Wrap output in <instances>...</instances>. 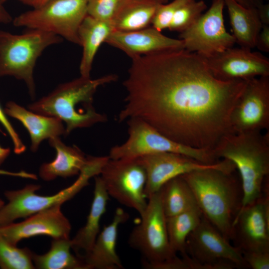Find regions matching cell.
Instances as JSON below:
<instances>
[{
  "label": "cell",
  "mask_w": 269,
  "mask_h": 269,
  "mask_svg": "<svg viewBox=\"0 0 269 269\" xmlns=\"http://www.w3.org/2000/svg\"><path fill=\"white\" fill-rule=\"evenodd\" d=\"M247 81L218 79L204 58L184 49L138 57L118 121L139 119L178 143L213 149L234 134L230 116Z\"/></svg>",
  "instance_id": "obj_1"
},
{
  "label": "cell",
  "mask_w": 269,
  "mask_h": 269,
  "mask_svg": "<svg viewBox=\"0 0 269 269\" xmlns=\"http://www.w3.org/2000/svg\"><path fill=\"white\" fill-rule=\"evenodd\" d=\"M118 78L114 74L96 79L81 76L61 84L46 96L29 104L28 109L64 122L67 135L75 129L107 121V116L97 112L93 106V97L99 87L116 82Z\"/></svg>",
  "instance_id": "obj_2"
},
{
  "label": "cell",
  "mask_w": 269,
  "mask_h": 269,
  "mask_svg": "<svg viewBox=\"0 0 269 269\" xmlns=\"http://www.w3.org/2000/svg\"><path fill=\"white\" fill-rule=\"evenodd\" d=\"M213 150L218 159L231 161L238 170L243 192L239 211L262 196L269 175V131L229 134Z\"/></svg>",
  "instance_id": "obj_3"
},
{
  "label": "cell",
  "mask_w": 269,
  "mask_h": 269,
  "mask_svg": "<svg viewBox=\"0 0 269 269\" xmlns=\"http://www.w3.org/2000/svg\"><path fill=\"white\" fill-rule=\"evenodd\" d=\"M233 173L208 168L181 175L192 189L203 216L229 241L233 239V223L242 201Z\"/></svg>",
  "instance_id": "obj_4"
},
{
  "label": "cell",
  "mask_w": 269,
  "mask_h": 269,
  "mask_svg": "<svg viewBox=\"0 0 269 269\" xmlns=\"http://www.w3.org/2000/svg\"><path fill=\"white\" fill-rule=\"evenodd\" d=\"M62 40L57 35L38 29H28L19 34L0 30V77L11 76L23 80L33 98L37 60L46 48Z\"/></svg>",
  "instance_id": "obj_5"
},
{
  "label": "cell",
  "mask_w": 269,
  "mask_h": 269,
  "mask_svg": "<svg viewBox=\"0 0 269 269\" xmlns=\"http://www.w3.org/2000/svg\"><path fill=\"white\" fill-rule=\"evenodd\" d=\"M108 158L106 156H91L87 165L80 172L77 179L70 186L55 194L44 196L37 194L40 188L37 184H27L16 190L6 191L7 203L0 208V227L25 218L53 206L70 200L89 184L93 177L99 175Z\"/></svg>",
  "instance_id": "obj_6"
},
{
  "label": "cell",
  "mask_w": 269,
  "mask_h": 269,
  "mask_svg": "<svg viewBox=\"0 0 269 269\" xmlns=\"http://www.w3.org/2000/svg\"><path fill=\"white\" fill-rule=\"evenodd\" d=\"M126 121L128 138L122 144L111 148L108 155L110 159L136 158L170 152L182 154L206 164H213L219 160L213 149L194 148L178 143L139 119L130 118Z\"/></svg>",
  "instance_id": "obj_7"
},
{
  "label": "cell",
  "mask_w": 269,
  "mask_h": 269,
  "mask_svg": "<svg viewBox=\"0 0 269 269\" xmlns=\"http://www.w3.org/2000/svg\"><path fill=\"white\" fill-rule=\"evenodd\" d=\"M147 199L146 208L140 215V222L131 233L129 244L141 254L145 268L156 269L176 254L170 245L160 190Z\"/></svg>",
  "instance_id": "obj_8"
},
{
  "label": "cell",
  "mask_w": 269,
  "mask_h": 269,
  "mask_svg": "<svg viewBox=\"0 0 269 269\" xmlns=\"http://www.w3.org/2000/svg\"><path fill=\"white\" fill-rule=\"evenodd\" d=\"M87 0H49L15 17L13 24L51 33L80 46L78 29L87 15Z\"/></svg>",
  "instance_id": "obj_9"
},
{
  "label": "cell",
  "mask_w": 269,
  "mask_h": 269,
  "mask_svg": "<svg viewBox=\"0 0 269 269\" xmlns=\"http://www.w3.org/2000/svg\"><path fill=\"white\" fill-rule=\"evenodd\" d=\"M100 175L109 196L140 215L144 212L147 204L144 195L146 174L138 157L109 158Z\"/></svg>",
  "instance_id": "obj_10"
},
{
  "label": "cell",
  "mask_w": 269,
  "mask_h": 269,
  "mask_svg": "<svg viewBox=\"0 0 269 269\" xmlns=\"http://www.w3.org/2000/svg\"><path fill=\"white\" fill-rule=\"evenodd\" d=\"M191 257L208 269L249 268L241 250L228 240L203 216L186 244Z\"/></svg>",
  "instance_id": "obj_11"
},
{
  "label": "cell",
  "mask_w": 269,
  "mask_h": 269,
  "mask_svg": "<svg viewBox=\"0 0 269 269\" xmlns=\"http://www.w3.org/2000/svg\"><path fill=\"white\" fill-rule=\"evenodd\" d=\"M224 6L223 0H212L208 10L180 33L184 49L207 58L233 47L236 41L225 28Z\"/></svg>",
  "instance_id": "obj_12"
},
{
  "label": "cell",
  "mask_w": 269,
  "mask_h": 269,
  "mask_svg": "<svg viewBox=\"0 0 269 269\" xmlns=\"http://www.w3.org/2000/svg\"><path fill=\"white\" fill-rule=\"evenodd\" d=\"M146 174L144 195L146 199L158 191L168 181L193 171L218 168L234 172L233 162L223 159L213 164H206L189 156L174 152H163L138 157Z\"/></svg>",
  "instance_id": "obj_13"
},
{
  "label": "cell",
  "mask_w": 269,
  "mask_h": 269,
  "mask_svg": "<svg viewBox=\"0 0 269 269\" xmlns=\"http://www.w3.org/2000/svg\"><path fill=\"white\" fill-rule=\"evenodd\" d=\"M230 125L234 134L269 131V76L247 81L232 111Z\"/></svg>",
  "instance_id": "obj_14"
},
{
  "label": "cell",
  "mask_w": 269,
  "mask_h": 269,
  "mask_svg": "<svg viewBox=\"0 0 269 269\" xmlns=\"http://www.w3.org/2000/svg\"><path fill=\"white\" fill-rule=\"evenodd\" d=\"M205 59L212 75L222 81L269 76V59L250 48L232 47Z\"/></svg>",
  "instance_id": "obj_15"
},
{
  "label": "cell",
  "mask_w": 269,
  "mask_h": 269,
  "mask_svg": "<svg viewBox=\"0 0 269 269\" xmlns=\"http://www.w3.org/2000/svg\"><path fill=\"white\" fill-rule=\"evenodd\" d=\"M234 236L242 252H269V199L261 197L239 211Z\"/></svg>",
  "instance_id": "obj_16"
},
{
  "label": "cell",
  "mask_w": 269,
  "mask_h": 269,
  "mask_svg": "<svg viewBox=\"0 0 269 269\" xmlns=\"http://www.w3.org/2000/svg\"><path fill=\"white\" fill-rule=\"evenodd\" d=\"M57 204L25 218L21 222L0 227V233L9 243L17 245L22 240L39 235L52 239L70 238L71 225Z\"/></svg>",
  "instance_id": "obj_17"
},
{
  "label": "cell",
  "mask_w": 269,
  "mask_h": 269,
  "mask_svg": "<svg viewBox=\"0 0 269 269\" xmlns=\"http://www.w3.org/2000/svg\"><path fill=\"white\" fill-rule=\"evenodd\" d=\"M132 59L160 52L184 49L183 41L167 37L153 27L131 31L113 30L105 41Z\"/></svg>",
  "instance_id": "obj_18"
},
{
  "label": "cell",
  "mask_w": 269,
  "mask_h": 269,
  "mask_svg": "<svg viewBox=\"0 0 269 269\" xmlns=\"http://www.w3.org/2000/svg\"><path fill=\"white\" fill-rule=\"evenodd\" d=\"M128 218L129 215L123 209H116L112 222L100 232L91 250L81 257L86 269L124 268L116 247L118 227Z\"/></svg>",
  "instance_id": "obj_19"
},
{
  "label": "cell",
  "mask_w": 269,
  "mask_h": 269,
  "mask_svg": "<svg viewBox=\"0 0 269 269\" xmlns=\"http://www.w3.org/2000/svg\"><path fill=\"white\" fill-rule=\"evenodd\" d=\"M4 111L6 115L19 121L26 128L30 137L32 152L38 150L44 139L66 135L63 122L57 118L34 113L12 101L6 104Z\"/></svg>",
  "instance_id": "obj_20"
},
{
  "label": "cell",
  "mask_w": 269,
  "mask_h": 269,
  "mask_svg": "<svg viewBox=\"0 0 269 269\" xmlns=\"http://www.w3.org/2000/svg\"><path fill=\"white\" fill-rule=\"evenodd\" d=\"M49 143L56 154L53 161L42 164L39 168V175L44 181L79 175L89 161L90 156H86L75 145H67L59 137L49 138Z\"/></svg>",
  "instance_id": "obj_21"
},
{
  "label": "cell",
  "mask_w": 269,
  "mask_h": 269,
  "mask_svg": "<svg viewBox=\"0 0 269 269\" xmlns=\"http://www.w3.org/2000/svg\"><path fill=\"white\" fill-rule=\"evenodd\" d=\"M95 181L93 199L86 223L71 239L72 249L75 251L77 256L80 251L83 252V256L91 250L100 232V220L106 211L109 200V195L101 177L95 176Z\"/></svg>",
  "instance_id": "obj_22"
},
{
  "label": "cell",
  "mask_w": 269,
  "mask_h": 269,
  "mask_svg": "<svg viewBox=\"0 0 269 269\" xmlns=\"http://www.w3.org/2000/svg\"><path fill=\"white\" fill-rule=\"evenodd\" d=\"M114 30L112 22L98 19L87 15L78 29L83 48L79 70L81 76L90 77L92 64L101 45Z\"/></svg>",
  "instance_id": "obj_23"
},
{
  "label": "cell",
  "mask_w": 269,
  "mask_h": 269,
  "mask_svg": "<svg viewBox=\"0 0 269 269\" xmlns=\"http://www.w3.org/2000/svg\"><path fill=\"white\" fill-rule=\"evenodd\" d=\"M160 3L157 0H122L111 21L114 30L131 31L149 27Z\"/></svg>",
  "instance_id": "obj_24"
},
{
  "label": "cell",
  "mask_w": 269,
  "mask_h": 269,
  "mask_svg": "<svg viewBox=\"0 0 269 269\" xmlns=\"http://www.w3.org/2000/svg\"><path fill=\"white\" fill-rule=\"evenodd\" d=\"M226 6L233 35L240 47H256L257 38L262 27L257 8H248L235 0H223Z\"/></svg>",
  "instance_id": "obj_25"
},
{
  "label": "cell",
  "mask_w": 269,
  "mask_h": 269,
  "mask_svg": "<svg viewBox=\"0 0 269 269\" xmlns=\"http://www.w3.org/2000/svg\"><path fill=\"white\" fill-rule=\"evenodd\" d=\"M70 238L52 239L49 251L42 255L33 253L32 261L35 269H86L83 259L71 252Z\"/></svg>",
  "instance_id": "obj_26"
},
{
  "label": "cell",
  "mask_w": 269,
  "mask_h": 269,
  "mask_svg": "<svg viewBox=\"0 0 269 269\" xmlns=\"http://www.w3.org/2000/svg\"><path fill=\"white\" fill-rule=\"evenodd\" d=\"M160 190L166 217L180 214L197 205L192 189L182 176L169 180Z\"/></svg>",
  "instance_id": "obj_27"
},
{
  "label": "cell",
  "mask_w": 269,
  "mask_h": 269,
  "mask_svg": "<svg viewBox=\"0 0 269 269\" xmlns=\"http://www.w3.org/2000/svg\"><path fill=\"white\" fill-rule=\"evenodd\" d=\"M198 205L176 215L166 217L169 241L174 253L187 254L186 244L189 234L196 228L202 218Z\"/></svg>",
  "instance_id": "obj_28"
},
{
  "label": "cell",
  "mask_w": 269,
  "mask_h": 269,
  "mask_svg": "<svg viewBox=\"0 0 269 269\" xmlns=\"http://www.w3.org/2000/svg\"><path fill=\"white\" fill-rule=\"evenodd\" d=\"M33 253L27 247L19 248L7 242L0 233V268L3 269H33Z\"/></svg>",
  "instance_id": "obj_29"
},
{
  "label": "cell",
  "mask_w": 269,
  "mask_h": 269,
  "mask_svg": "<svg viewBox=\"0 0 269 269\" xmlns=\"http://www.w3.org/2000/svg\"><path fill=\"white\" fill-rule=\"evenodd\" d=\"M207 8L203 0H191L179 7L175 11L168 28L180 33L191 26Z\"/></svg>",
  "instance_id": "obj_30"
},
{
  "label": "cell",
  "mask_w": 269,
  "mask_h": 269,
  "mask_svg": "<svg viewBox=\"0 0 269 269\" xmlns=\"http://www.w3.org/2000/svg\"><path fill=\"white\" fill-rule=\"evenodd\" d=\"M122 0H88L87 14L98 19L111 22Z\"/></svg>",
  "instance_id": "obj_31"
},
{
  "label": "cell",
  "mask_w": 269,
  "mask_h": 269,
  "mask_svg": "<svg viewBox=\"0 0 269 269\" xmlns=\"http://www.w3.org/2000/svg\"><path fill=\"white\" fill-rule=\"evenodd\" d=\"M191 0H173L170 3H160L152 20V27L161 31L168 28L172 17L177 9Z\"/></svg>",
  "instance_id": "obj_32"
},
{
  "label": "cell",
  "mask_w": 269,
  "mask_h": 269,
  "mask_svg": "<svg viewBox=\"0 0 269 269\" xmlns=\"http://www.w3.org/2000/svg\"><path fill=\"white\" fill-rule=\"evenodd\" d=\"M0 123L4 127L12 140L14 152L16 154H21L23 153L25 150L26 146L13 128L10 122L7 119L6 114L5 113L4 110H2L0 105Z\"/></svg>",
  "instance_id": "obj_33"
},
{
  "label": "cell",
  "mask_w": 269,
  "mask_h": 269,
  "mask_svg": "<svg viewBox=\"0 0 269 269\" xmlns=\"http://www.w3.org/2000/svg\"><path fill=\"white\" fill-rule=\"evenodd\" d=\"M248 267L253 269H269V252H242Z\"/></svg>",
  "instance_id": "obj_34"
},
{
  "label": "cell",
  "mask_w": 269,
  "mask_h": 269,
  "mask_svg": "<svg viewBox=\"0 0 269 269\" xmlns=\"http://www.w3.org/2000/svg\"><path fill=\"white\" fill-rule=\"evenodd\" d=\"M256 47L261 51L269 52V25H262L257 38Z\"/></svg>",
  "instance_id": "obj_35"
},
{
  "label": "cell",
  "mask_w": 269,
  "mask_h": 269,
  "mask_svg": "<svg viewBox=\"0 0 269 269\" xmlns=\"http://www.w3.org/2000/svg\"><path fill=\"white\" fill-rule=\"evenodd\" d=\"M257 10L262 24L269 25V4L263 3L257 8Z\"/></svg>",
  "instance_id": "obj_36"
},
{
  "label": "cell",
  "mask_w": 269,
  "mask_h": 269,
  "mask_svg": "<svg viewBox=\"0 0 269 269\" xmlns=\"http://www.w3.org/2000/svg\"><path fill=\"white\" fill-rule=\"evenodd\" d=\"M240 4L248 8H257L264 3L263 0H235Z\"/></svg>",
  "instance_id": "obj_37"
},
{
  "label": "cell",
  "mask_w": 269,
  "mask_h": 269,
  "mask_svg": "<svg viewBox=\"0 0 269 269\" xmlns=\"http://www.w3.org/2000/svg\"><path fill=\"white\" fill-rule=\"evenodd\" d=\"M12 17L2 5L0 4V23L7 24L12 21Z\"/></svg>",
  "instance_id": "obj_38"
},
{
  "label": "cell",
  "mask_w": 269,
  "mask_h": 269,
  "mask_svg": "<svg viewBox=\"0 0 269 269\" xmlns=\"http://www.w3.org/2000/svg\"><path fill=\"white\" fill-rule=\"evenodd\" d=\"M10 149L8 147H3L0 145V166L8 156Z\"/></svg>",
  "instance_id": "obj_39"
},
{
  "label": "cell",
  "mask_w": 269,
  "mask_h": 269,
  "mask_svg": "<svg viewBox=\"0 0 269 269\" xmlns=\"http://www.w3.org/2000/svg\"><path fill=\"white\" fill-rule=\"evenodd\" d=\"M0 175H6L20 177L21 176V173L20 172H12L6 171V170H0Z\"/></svg>",
  "instance_id": "obj_40"
},
{
  "label": "cell",
  "mask_w": 269,
  "mask_h": 269,
  "mask_svg": "<svg viewBox=\"0 0 269 269\" xmlns=\"http://www.w3.org/2000/svg\"><path fill=\"white\" fill-rule=\"evenodd\" d=\"M49 0H35L32 7H36L41 6Z\"/></svg>",
  "instance_id": "obj_41"
},
{
  "label": "cell",
  "mask_w": 269,
  "mask_h": 269,
  "mask_svg": "<svg viewBox=\"0 0 269 269\" xmlns=\"http://www.w3.org/2000/svg\"><path fill=\"white\" fill-rule=\"evenodd\" d=\"M21 2L32 6L35 0H17Z\"/></svg>",
  "instance_id": "obj_42"
},
{
  "label": "cell",
  "mask_w": 269,
  "mask_h": 269,
  "mask_svg": "<svg viewBox=\"0 0 269 269\" xmlns=\"http://www.w3.org/2000/svg\"><path fill=\"white\" fill-rule=\"evenodd\" d=\"M157 0L161 3H167L168 1V0Z\"/></svg>",
  "instance_id": "obj_43"
},
{
  "label": "cell",
  "mask_w": 269,
  "mask_h": 269,
  "mask_svg": "<svg viewBox=\"0 0 269 269\" xmlns=\"http://www.w3.org/2000/svg\"><path fill=\"white\" fill-rule=\"evenodd\" d=\"M4 201L0 198V208H1L4 204Z\"/></svg>",
  "instance_id": "obj_44"
},
{
  "label": "cell",
  "mask_w": 269,
  "mask_h": 269,
  "mask_svg": "<svg viewBox=\"0 0 269 269\" xmlns=\"http://www.w3.org/2000/svg\"><path fill=\"white\" fill-rule=\"evenodd\" d=\"M7 0H0V4L2 5Z\"/></svg>",
  "instance_id": "obj_45"
},
{
  "label": "cell",
  "mask_w": 269,
  "mask_h": 269,
  "mask_svg": "<svg viewBox=\"0 0 269 269\" xmlns=\"http://www.w3.org/2000/svg\"><path fill=\"white\" fill-rule=\"evenodd\" d=\"M0 133H2L3 135H5V133L3 132L0 128Z\"/></svg>",
  "instance_id": "obj_46"
},
{
  "label": "cell",
  "mask_w": 269,
  "mask_h": 269,
  "mask_svg": "<svg viewBox=\"0 0 269 269\" xmlns=\"http://www.w3.org/2000/svg\"></svg>",
  "instance_id": "obj_47"
}]
</instances>
